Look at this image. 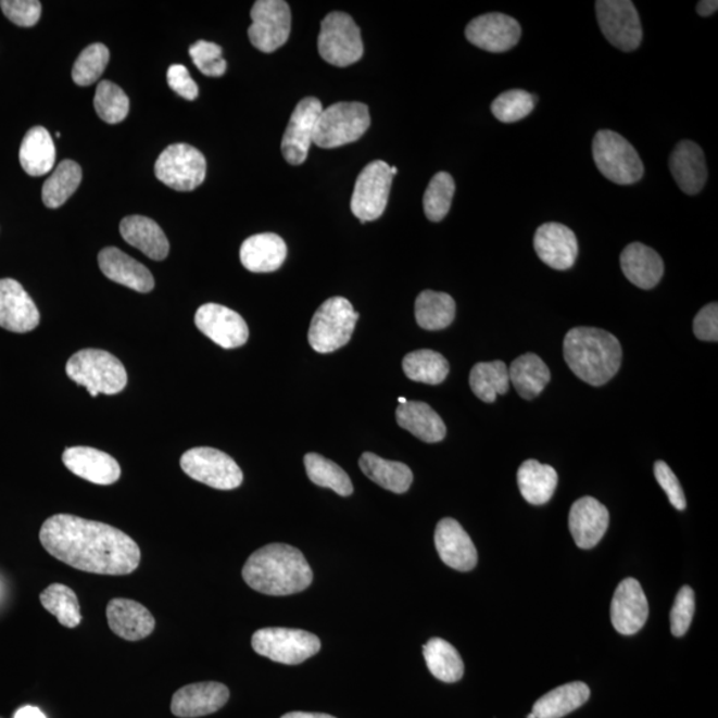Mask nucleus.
Instances as JSON below:
<instances>
[{"label": "nucleus", "mask_w": 718, "mask_h": 718, "mask_svg": "<svg viewBox=\"0 0 718 718\" xmlns=\"http://www.w3.org/2000/svg\"><path fill=\"white\" fill-rule=\"evenodd\" d=\"M595 8L599 26L610 45L625 52L639 49L643 28L631 0H599Z\"/></svg>", "instance_id": "nucleus-12"}, {"label": "nucleus", "mask_w": 718, "mask_h": 718, "mask_svg": "<svg viewBox=\"0 0 718 718\" xmlns=\"http://www.w3.org/2000/svg\"><path fill=\"white\" fill-rule=\"evenodd\" d=\"M360 313L343 297H331L314 313L308 343L317 353L328 354L341 349L352 340Z\"/></svg>", "instance_id": "nucleus-6"}, {"label": "nucleus", "mask_w": 718, "mask_h": 718, "mask_svg": "<svg viewBox=\"0 0 718 718\" xmlns=\"http://www.w3.org/2000/svg\"><path fill=\"white\" fill-rule=\"evenodd\" d=\"M121 235L147 257L163 261L168 257L169 242L162 228L144 216H128L122 219Z\"/></svg>", "instance_id": "nucleus-30"}, {"label": "nucleus", "mask_w": 718, "mask_h": 718, "mask_svg": "<svg viewBox=\"0 0 718 718\" xmlns=\"http://www.w3.org/2000/svg\"><path fill=\"white\" fill-rule=\"evenodd\" d=\"M360 467L374 483L394 494H405L414 480L413 471L405 463L386 461L373 453L362 454Z\"/></svg>", "instance_id": "nucleus-33"}, {"label": "nucleus", "mask_w": 718, "mask_h": 718, "mask_svg": "<svg viewBox=\"0 0 718 718\" xmlns=\"http://www.w3.org/2000/svg\"><path fill=\"white\" fill-rule=\"evenodd\" d=\"M242 578L251 589L264 595L289 596L308 589L313 571L300 550L273 543L249 556Z\"/></svg>", "instance_id": "nucleus-2"}, {"label": "nucleus", "mask_w": 718, "mask_h": 718, "mask_svg": "<svg viewBox=\"0 0 718 718\" xmlns=\"http://www.w3.org/2000/svg\"><path fill=\"white\" fill-rule=\"evenodd\" d=\"M694 335L702 341H718V305L717 302L706 305L697 313L693 322Z\"/></svg>", "instance_id": "nucleus-52"}, {"label": "nucleus", "mask_w": 718, "mask_h": 718, "mask_svg": "<svg viewBox=\"0 0 718 718\" xmlns=\"http://www.w3.org/2000/svg\"><path fill=\"white\" fill-rule=\"evenodd\" d=\"M592 153L605 179L619 186H631L644 176V164L638 151L614 130H599L593 138Z\"/></svg>", "instance_id": "nucleus-5"}, {"label": "nucleus", "mask_w": 718, "mask_h": 718, "mask_svg": "<svg viewBox=\"0 0 718 718\" xmlns=\"http://www.w3.org/2000/svg\"><path fill=\"white\" fill-rule=\"evenodd\" d=\"M80 165L73 160H64L46 180L41 199L47 207H61L76 192L81 182Z\"/></svg>", "instance_id": "nucleus-41"}, {"label": "nucleus", "mask_w": 718, "mask_h": 718, "mask_svg": "<svg viewBox=\"0 0 718 718\" xmlns=\"http://www.w3.org/2000/svg\"><path fill=\"white\" fill-rule=\"evenodd\" d=\"M168 85L179 97L194 100L199 97V87L196 85L187 67L181 64L171 65L167 73Z\"/></svg>", "instance_id": "nucleus-53"}, {"label": "nucleus", "mask_w": 718, "mask_h": 718, "mask_svg": "<svg viewBox=\"0 0 718 718\" xmlns=\"http://www.w3.org/2000/svg\"><path fill=\"white\" fill-rule=\"evenodd\" d=\"M0 8L11 22L21 27L37 25L41 15V3L38 0H3Z\"/></svg>", "instance_id": "nucleus-50"}, {"label": "nucleus", "mask_w": 718, "mask_h": 718, "mask_svg": "<svg viewBox=\"0 0 718 718\" xmlns=\"http://www.w3.org/2000/svg\"><path fill=\"white\" fill-rule=\"evenodd\" d=\"M538 98L525 90L503 92L491 104V112L502 123H516L536 109Z\"/></svg>", "instance_id": "nucleus-46"}, {"label": "nucleus", "mask_w": 718, "mask_h": 718, "mask_svg": "<svg viewBox=\"0 0 718 718\" xmlns=\"http://www.w3.org/2000/svg\"><path fill=\"white\" fill-rule=\"evenodd\" d=\"M40 314L25 288L11 278L0 280V328L28 333L38 328Z\"/></svg>", "instance_id": "nucleus-19"}, {"label": "nucleus", "mask_w": 718, "mask_h": 718, "mask_svg": "<svg viewBox=\"0 0 718 718\" xmlns=\"http://www.w3.org/2000/svg\"><path fill=\"white\" fill-rule=\"evenodd\" d=\"M95 110L102 121L109 124L122 123L128 116L129 99L127 93L115 83L103 80L99 83L93 99Z\"/></svg>", "instance_id": "nucleus-45"}, {"label": "nucleus", "mask_w": 718, "mask_h": 718, "mask_svg": "<svg viewBox=\"0 0 718 718\" xmlns=\"http://www.w3.org/2000/svg\"><path fill=\"white\" fill-rule=\"evenodd\" d=\"M393 182L390 165L377 160L367 164L361 172L357 181H355L352 203L354 216L361 219L362 224L376 222L383 215L388 206L389 194Z\"/></svg>", "instance_id": "nucleus-14"}, {"label": "nucleus", "mask_w": 718, "mask_h": 718, "mask_svg": "<svg viewBox=\"0 0 718 718\" xmlns=\"http://www.w3.org/2000/svg\"><path fill=\"white\" fill-rule=\"evenodd\" d=\"M590 696V688L584 682H569L539 698L533 705L532 714L537 718H562L583 706Z\"/></svg>", "instance_id": "nucleus-34"}, {"label": "nucleus", "mask_w": 718, "mask_h": 718, "mask_svg": "<svg viewBox=\"0 0 718 718\" xmlns=\"http://www.w3.org/2000/svg\"><path fill=\"white\" fill-rule=\"evenodd\" d=\"M318 52L326 63L349 67L364 56L361 32L353 17L345 13L325 16L318 37Z\"/></svg>", "instance_id": "nucleus-9"}, {"label": "nucleus", "mask_w": 718, "mask_h": 718, "mask_svg": "<svg viewBox=\"0 0 718 718\" xmlns=\"http://www.w3.org/2000/svg\"><path fill=\"white\" fill-rule=\"evenodd\" d=\"M281 718H336V717L325 714H308V711H290V714L284 715Z\"/></svg>", "instance_id": "nucleus-56"}, {"label": "nucleus", "mask_w": 718, "mask_h": 718, "mask_svg": "<svg viewBox=\"0 0 718 718\" xmlns=\"http://www.w3.org/2000/svg\"><path fill=\"white\" fill-rule=\"evenodd\" d=\"M63 463L68 470L88 482L110 486L117 482L122 475L121 465L114 456L93 448L65 449Z\"/></svg>", "instance_id": "nucleus-22"}, {"label": "nucleus", "mask_w": 718, "mask_h": 718, "mask_svg": "<svg viewBox=\"0 0 718 718\" xmlns=\"http://www.w3.org/2000/svg\"><path fill=\"white\" fill-rule=\"evenodd\" d=\"M424 656L431 675L438 680L456 682L465 673V664H463L458 651L446 640L432 638L424 646Z\"/></svg>", "instance_id": "nucleus-38"}, {"label": "nucleus", "mask_w": 718, "mask_h": 718, "mask_svg": "<svg viewBox=\"0 0 718 718\" xmlns=\"http://www.w3.org/2000/svg\"><path fill=\"white\" fill-rule=\"evenodd\" d=\"M230 693L222 682H198L181 688L172 697L171 710L176 717L196 718L215 714L228 703Z\"/></svg>", "instance_id": "nucleus-21"}, {"label": "nucleus", "mask_w": 718, "mask_h": 718, "mask_svg": "<svg viewBox=\"0 0 718 718\" xmlns=\"http://www.w3.org/2000/svg\"><path fill=\"white\" fill-rule=\"evenodd\" d=\"M154 175L175 191L191 192L205 180L206 160L198 148L182 142L172 144L160 154Z\"/></svg>", "instance_id": "nucleus-10"}, {"label": "nucleus", "mask_w": 718, "mask_h": 718, "mask_svg": "<svg viewBox=\"0 0 718 718\" xmlns=\"http://www.w3.org/2000/svg\"><path fill=\"white\" fill-rule=\"evenodd\" d=\"M508 377L518 394L531 401L547 386L551 373L539 355L528 353L513 362L512 367H508Z\"/></svg>", "instance_id": "nucleus-35"}, {"label": "nucleus", "mask_w": 718, "mask_h": 718, "mask_svg": "<svg viewBox=\"0 0 718 718\" xmlns=\"http://www.w3.org/2000/svg\"><path fill=\"white\" fill-rule=\"evenodd\" d=\"M288 256V248L276 234H260L242 242L240 260L244 268L253 273H270L281 268Z\"/></svg>", "instance_id": "nucleus-28"}, {"label": "nucleus", "mask_w": 718, "mask_h": 718, "mask_svg": "<svg viewBox=\"0 0 718 718\" xmlns=\"http://www.w3.org/2000/svg\"><path fill=\"white\" fill-rule=\"evenodd\" d=\"M473 393L486 403L495 402L497 394H506L509 388L508 367L502 361L480 362L470 373Z\"/></svg>", "instance_id": "nucleus-40"}, {"label": "nucleus", "mask_w": 718, "mask_h": 718, "mask_svg": "<svg viewBox=\"0 0 718 718\" xmlns=\"http://www.w3.org/2000/svg\"><path fill=\"white\" fill-rule=\"evenodd\" d=\"M533 247L539 259L556 270L571 269L579 252L577 236L559 223L540 225Z\"/></svg>", "instance_id": "nucleus-20"}, {"label": "nucleus", "mask_w": 718, "mask_h": 718, "mask_svg": "<svg viewBox=\"0 0 718 718\" xmlns=\"http://www.w3.org/2000/svg\"><path fill=\"white\" fill-rule=\"evenodd\" d=\"M14 718H46V716L35 706H25V708L16 711Z\"/></svg>", "instance_id": "nucleus-55"}, {"label": "nucleus", "mask_w": 718, "mask_h": 718, "mask_svg": "<svg viewBox=\"0 0 718 718\" xmlns=\"http://www.w3.org/2000/svg\"><path fill=\"white\" fill-rule=\"evenodd\" d=\"M527 718H537V716L533 715V714H530V715L527 716Z\"/></svg>", "instance_id": "nucleus-59"}, {"label": "nucleus", "mask_w": 718, "mask_h": 718, "mask_svg": "<svg viewBox=\"0 0 718 718\" xmlns=\"http://www.w3.org/2000/svg\"><path fill=\"white\" fill-rule=\"evenodd\" d=\"M568 524L578 547L591 550L607 532L609 513L595 497L584 496L572 504Z\"/></svg>", "instance_id": "nucleus-24"}, {"label": "nucleus", "mask_w": 718, "mask_h": 718, "mask_svg": "<svg viewBox=\"0 0 718 718\" xmlns=\"http://www.w3.org/2000/svg\"><path fill=\"white\" fill-rule=\"evenodd\" d=\"M403 371L414 382L439 385L448 378L450 365L441 353L423 349L408 353L402 362Z\"/></svg>", "instance_id": "nucleus-39"}, {"label": "nucleus", "mask_w": 718, "mask_h": 718, "mask_svg": "<svg viewBox=\"0 0 718 718\" xmlns=\"http://www.w3.org/2000/svg\"><path fill=\"white\" fill-rule=\"evenodd\" d=\"M521 27L513 16L491 13L475 17L466 27V38L478 49L500 53L519 43Z\"/></svg>", "instance_id": "nucleus-17"}, {"label": "nucleus", "mask_w": 718, "mask_h": 718, "mask_svg": "<svg viewBox=\"0 0 718 718\" xmlns=\"http://www.w3.org/2000/svg\"><path fill=\"white\" fill-rule=\"evenodd\" d=\"M110 62V51L102 43L88 46L79 58L76 59L73 68V79L77 86L87 87L93 85L103 75L106 64Z\"/></svg>", "instance_id": "nucleus-47"}, {"label": "nucleus", "mask_w": 718, "mask_h": 718, "mask_svg": "<svg viewBox=\"0 0 718 718\" xmlns=\"http://www.w3.org/2000/svg\"><path fill=\"white\" fill-rule=\"evenodd\" d=\"M189 55H191L192 61L200 70L201 74L211 77H219L225 74L227 71V62L223 59V49L212 41L199 40L196 41L191 49H189Z\"/></svg>", "instance_id": "nucleus-48"}, {"label": "nucleus", "mask_w": 718, "mask_h": 718, "mask_svg": "<svg viewBox=\"0 0 718 718\" xmlns=\"http://www.w3.org/2000/svg\"><path fill=\"white\" fill-rule=\"evenodd\" d=\"M40 603L63 627L76 628L81 622L76 593L64 584H51L40 593Z\"/></svg>", "instance_id": "nucleus-43"}, {"label": "nucleus", "mask_w": 718, "mask_h": 718, "mask_svg": "<svg viewBox=\"0 0 718 718\" xmlns=\"http://www.w3.org/2000/svg\"><path fill=\"white\" fill-rule=\"evenodd\" d=\"M406 402L407 401L405 400V398H400V405H403V403H406Z\"/></svg>", "instance_id": "nucleus-58"}, {"label": "nucleus", "mask_w": 718, "mask_h": 718, "mask_svg": "<svg viewBox=\"0 0 718 718\" xmlns=\"http://www.w3.org/2000/svg\"><path fill=\"white\" fill-rule=\"evenodd\" d=\"M100 270L111 281L123 285L139 293H150L154 288L152 273L139 261L129 257L121 249L104 248L99 253Z\"/></svg>", "instance_id": "nucleus-26"}, {"label": "nucleus", "mask_w": 718, "mask_h": 718, "mask_svg": "<svg viewBox=\"0 0 718 718\" xmlns=\"http://www.w3.org/2000/svg\"><path fill=\"white\" fill-rule=\"evenodd\" d=\"M455 193V181L448 172H439L432 177L424 196V210L432 223L442 222L449 215Z\"/></svg>", "instance_id": "nucleus-44"}, {"label": "nucleus", "mask_w": 718, "mask_h": 718, "mask_svg": "<svg viewBox=\"0 0 718 718\" xmlns=\"http://www.w3.org/2000/svg\"><path fill=\"white\" fill-rule=\"evenodd\" d=\"M194 324L216 345L236 349L245 345L249 329L245 319L231 308L218 304H205L198 308Z\"/></svg>", "instance_id": "nucleus-16"}, {"label": "nucleus", "mask_w": 718, "mask_h": 718, "mask_svg": "<svg viewBox=\"0 0 718 718\" xmlns=\"http://www.w3.org/2000/svg\"><path fill=\"white\" fill-rule=\"evenodd\" d=\"M650 615L642 584L637 579L622 580L610 604V620L617 632L631 637L645 626Z\"/></svg>", "instance_id": "nucleus-18"}, {"label": "nucleus", "mask_w": 718, "mask_h": 718, "mask_svg": "<svg viewBox=\"0 0 718 718\" xmlns=\"http://www.w3.org/2000/svg\"><path fill=\"white\" fill-rule=\"evenodd\" d=\"M694 615V592L691 587H682L670 610V631L676 638L684 637L691 627Z\"/></svg>", "instance_id": "nucleus-49"}, {"label": "nucleus", "mask_w": 718, "mask_h": 718, "mask_svg": "<svg viewBox=\"0 0 718 718\" xmlns=\"http://www.w3.org/2000/svg\"><path fill=\"white\" fill-rule=\"evenodd\" d=\"M323 111V103L316 98H305L297 104L281 142L282 156L290 165L305 163Z\"/></svg>", "instance_id": "nucleus-15"}, {"label": "nucleus", "mask_w": 718, "mask_h": 718, "mask_svg": "<svg viewBox=\"0 0 718 718\" xmlns=\"http://www.w3.org/2000/svg\"><path fill=\"white\" fill-rule=\"evenodd\" d=\"M436 547L444 565L468 572L477 566L478 552L473 540L455 519L444 518L436 530Z\"/></svg>", "instance_id": "nucleus-23"}, {"label": "nucleus", "mask_w": 718, "mask_h": 718, "mask_svg": "<svg viewBox=\"0 0 718 718\" xmlns=\"http://www.w3.org/2000/svg\"><path fill=\"white\" fill-rule=\"evenodd\" d=\"M252 646L272 662L299 666L318 654L322 642L316 634L301 629L264 628L253 634Z\"/></svg>", "instance_id": "nucleus-8"}, {"label": "nucleus", "mask_w": 718, "mask_h": 718, "mask_svg": "<svg viewBox=\"0 0 718 718\" xmlns=\"http://www.w3.org/2000/svg\"><path fill=\"white\" fill-rule=\"evenodd\" d=\"M396 423L426 443L441 442L446 437V425L425 402L412 401L398 406Z\"/></svg>", "instance_id": "nucleus-31"}, {"label": "nucleus", "mask_w": 718, "mask_h": 718, "mask_svg": "<svg viewBox=\"0 0 718 718\" xmlns=\"http://www.w3.org/2000/svg\"><path fill=\"white\" fill-rule=\"evenodd\" d=\"M518 484L521 496L533 506H540L554 496L557 473L554 467L542 465L536 459L526 461L519 467Z\"/></svg>", "instance_id": "nucleus-36"}, {"label": "nucleus", "mask_w": 718, "mask_h": 718, "mask_svg": "<svg viewBox=\"0 0 718 718\" xmlns=\"http://www.w3.org/2000/svg\"><path fill=\"white\" fill-rule=\"evenodd\" d=\"M56 150L49 130L34 127L22 141L20 162L26 174L34 177L45 176L55 165Z\"/></svg>", "instance_id": "nucleus-32"}, {"label": "nucleus", "mask_w": 718, "mask_h": 718, "mask_svg": "<svg viewBox=\"0 0 718 718\" xmlns=\"http://www.w3.org/2000/svg\"><path fill=\"white\" fill-rule=\"evenodd\" d=\"M180 466L189 478L216 490H235L244 480L239 465L228 454L212 448L188 450Z\"/></svg>", "instance_id": "nucleus-11"}, {"label": "nucleus", "mask_w": 718, "mask_h": 718, "mask_svg": "<svg viewBox=\"0 0 718 718\" xmlns=\"http://www.w3.org/2000/svg\"><path fill=\"white\" fill-rule=\"evenodd\" d=\"M369 106L362 103H337L318 117L314 144L331 150L357 141L370 127Z\"/></svg>", "instance_id": "nucleus-7"}, {"label": "nucleus", "mask_w": 718, "mask_h": 718, "mask_svg": "<svg viewBox=\"0 0 718 718\" xmlns=\"http://www.w3.org/2000/svg\"><path fill=\"white\" fill-rule=\"evenodd\" d=\"M669 169L682 192L697 194L703 191L708 171L705 156L696 142L684 140L676 146L669 159Z\"/></svg>", "instance_id": "nucleus-27"}, {"label": "nucleus", "mask_w": 718, "mask_h": 718, "mask_svg": "<svg viewBox=\"0 0 718 718\" xmlns=\"http://www.w3.org/2000/svg\"><path fill=\"white\" fill-rule=\"evenodd\" d=\"M39 538L51 556L79 571L121 577L133 574L140 565L138 543L100 521L53 515L41 526Z\"/></svg>", "instance_id": "nucleus-1"}, {"label": "nucleus", "mask_w": 718, "mask_h": 718, "mask_svg": "<svg viewBox=\"0 0 718 718\" xmlns=\"http://www.w3.org/2000/svg\"><path fill=\"white\" fill-rule=\"evenodd\" d=\"M718 10L717 0H702L697 3V13L700 16H710L716 13Z\"/></svg>", "instance_id": "nucleus-54"}, {"label": "nucleus", "mask_w": 718, "mask_h": 718, "mask_svg": "<svg viewBox=\"0 0 718 718\" xmlns=\"http://www.w3.org/2000/svg\"><path fill=\"white\" fill-rule=\"evenodd\" d=\"M391 175L395 176L398 174V168L396 167H390Z\"/></svg>", "instance_id": "nucleus-57"}, {"label": "nucleus", "mask_w": 718, "mask_h": 718, "mask_svg": "<svg viewBox=\"0 0 718 718\" xmlns=\"http://www.w3.org/2000/svg\"><path fill=\"white\" fill-rule=\"evenodd\" d=\"M620 265L628 281L640 289L655 288L664 275L660 254L642 242H633L622 251Z\"/></svg>", "instance_id": "nucleus-29"}, {"label": "nucleus", "mask_w": 718, "mask_h": 718, "mask_svg": "<svg viewBox=\"0 0 718 718\" xmlns=\"http://www.w3.org/2000/svg\"><path fill=\"white\" fill-rule=\"evenodd\" d=\"M456 305L448 293L425 290L415 300V319L425 330H442L453 324Z\"/></svg>", "instance_id": "nucleus-37"}, {"label": "nucleus", "mask_w": 718, "mask_h": 718, "mask_svg": "<svg viewBox=\"0 0 718 718\" xmlns=\"http://www.w3.org/2000/svg\"><path fill=\"white\" fill-rule=\"evenodd\" d=\"M249 40L261 52L272 53L287 43L292 29V13L284 0H259L252 11Z\"/></svg>", "instance_id": "nucleus-13"}, {"label": "nucleus", "mask_w": 718, "mask_h": 718, "mask_svg": "<svg viewBox=\"0 0 718 718\" xmlns=\"http://www.w3.org/2000/svg\"><path fill=\"white\" fill-rule=\"evenodd\" d=\"M308 479L319 488L330 489L341 496L353 494V483L349 475L335 462L326 459L325 456L308 453L304 458Z\"/></svg>", "instance_id": "nucleus-42"}, {"label": "nucleus", "mask_w": 718, "mask_h": 718, "mask_svg": "<svg viewBox=\"0 0 718 718\" xmlns=\"http://www.w3.org/2000/svg\"><path fill=\"white\" fill-rule=\"evenodd\" d=\"M563 353L575 376L592 386L607 383L621 366L620 342L614 335L602 329L569 330L563 342Z\"/></svg>", "instance_id": "nucleus-3"}, {"label": "nucleus", "mask_w": 718, "mask_h": 718, "mask_svg": "<svg viewBox=\"0 0 718 718\" xmlns=\"http://www.w3.org/2000/svg\"><path fill=\"white\" fill-rule=\"evenodd\" d=\"M106 619L111 631L128 642L150 637L156 620L144 605L128 599H114L106 605Z\"/></svg>", "instance_id": "nucleus-25"}, {"label": "nucleus", "mask_w": 718, "mask_h": 718, "mask_svg": "<svg viewBox=\"0 0 718 718\" xmlns=\"http://www.w3.org/2000/svg\"><path fill=\"white\" fill-rule=\"evenodd\" d=\"M65 371L74 382L85 386L93 398L122 393L128 382L126 367L105 350H80L68 360Z\"/></svg>", "instance_id": "nucleus-4"}, {"label": "nucleus", "mask_w": 718, "mask_h": 718, "mask_svg": "<svg viewBox=\"0 0 718 718\" xmlns=\"http://www.w3.org/2000/svg\"><path fill=\"white\" fill-rule=\"evenodd\" d=\"M655 477L660 488L666 491L670 504L676 509H679V512L685 509L686 500L684 491H682L678 477L670 470L666 462L658 461L655 463Z\"/></svg>", "instance_id": "nucleus-51"}]
</instances>
